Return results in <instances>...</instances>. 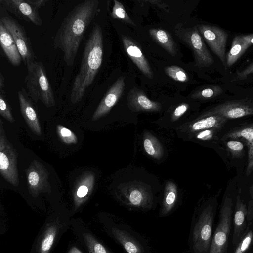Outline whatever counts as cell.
Here are the masks:
<instances>
[{
    "instance_id": "1",
    "label": "cell",
    "mask_w": 253,
    "mask_h": 253,
    "mask_svg": "<svg viewBox=\"0 0 253 253\" xmlns=\"http://www.w3.org/2000/svg\"><path fill=\"white\" fill-rule=\"evenodd\" d=\"M98 0H85L75 6L64 18L53 39L55 49L60 50L67 65L74 63L88 26L99 11Z\"/></svg>"
},
{
    "instance_id": "2",
    "label": "cell",
    "mask_w": 253,
    "mask_h": 253,
    "mask_svg": "<svg viewBox=\"0 0 253 253\" xmlns=\"http://www.w3.org/2000/svg\"><path fill=\"white\" fill-rule=\"evenodd\" d=\"M103 54V32L101 27L96 24L85 43L80 68L73 82L70 94L73 104L82 99L94 81L102 65Z\"/></svg>"
},
{
    "instance_id": "3",
    "label": "cell",
    "mask_w": 253,
    "mask_h": 253,
    "mask_svg": "<svg viewBox=\"0 0 253 253\" xmlns=\"http://www.w3.org/2000/svg\"><path fill=\"white\" fill-rule=\"evenodd\" d=\"M27 69L25 83L29 97L35 102L40 100L47 107H53V91L43 63L35 61L27 66Z\"/></svg>"
},
{
    "instance_id": "4",
    "label": "cell",
    "mask_w": 253,
    "mask_h": 253,
    "mask_svg": "<svg viewBox=\"0 0 253 253\" xmlns=\"http://www.w3.org/2000/svg\"><path fill=\"white\" fill-rule=\"evenodd\" d=\"M214 208L209 204L201 211L192 232L193 249L195 253H207L212 240Z\"/></svg>"
},
{
    "instance_id": "5",
    "label": "cell",
    "mask_w": 253,
    "mask_h": 253,
    "mask_svg": "<svg viewBox=\"0 0 253 253\" xmlns=\"http://www.w3.org/2000/svg\"><path fill=\"white\" fill-rule=\"evenodd\" d=\"M233 206L231 197L225 196L220 209L218 223L212 236L209 253H227Z\"/></svg>"
},
{
    "instance_id": "6",
    "label": "cell",
    "mask_w": 253,
    "mask_h": 253,
    "mask_svg": "<svg viewBox=\"0 0 253 253\" xmlns=\"http://www.w3.org/2000/svg\"><path fill=\"white\" fill-rule=\"evenodd\" d=\"M175 33L192 50L198 67H207L213 63V58L208 50L197 27L185 28L178 24L175 27Z\"/></svg>"
},
{
    "instance_id": "7",
    "label": "cell",
    "mask_w": 253,
    "mask_h": 253,
    "mask_svg": "<svg viewBox=\"0 0 253 253\" xmlns=\"http://www.w3.org/2000/svg\"><path fill=\"white\" fill-rule=\"evenodd\" d=\"M3 123L0 120V172L3 178L14 186L19 184L17 154L6 137Z\"/></svg>"
},
{
    "instance_id": "8",
    "label": "cell",
    "mask_w": 253,
    "mask_h": 253,
    "mask_svg": "<svg viewBox=\"0 0 253 253\" xmlns=\"http://www.w3.org/2000/svg\"><path fill=\"white\" fill-rule=\"evenodd\" d=\"M1 21L12 35L18 48L22 60L27 67L37 61L29 37L22 25L14 18L8 16H2Z\"/></svg>"
},
{
    "instance_id": "9",
    "label": "cell",
    "mask_w": 253,
    "mask_h": 253,
    "mask_svg": "<svg viewBox=\"0 0 253 253\" xmlns=\"http://www.w3.org/2000/svg\"><path fill=\"white\" fill-rule=\"evenodd\" d=\"M118 197L124 203L134 207L150 208L152 204V195L142 183L130 182L122 185Z\"/></svg>"
},
{
    "instance_id": "10",
    "label": "cell",
    "mask_w": 253,
    "mask_h": 253,
    "mask_svg": "<svg viewBox=\"0 0 253 253\" xmlns=\"http://www.w3.org/2000/svg\"><path fill=\"white\" fill-rule=\"evenodd\" d=\"M198 29L213 52L226 66L225 50L228 35L221 28L209 25L201 24Z\"/></svg>"
},
{
    "instance_id": "11",
    "label": "cell",
    "mask_w": 253,
    "mask_h": 253,
    "mask_svg": "<svg viewBox=\"0 0 253 253\" xmlns=\"http://www.w3.org/2000/svg\"><path fill=\"white\" fill-rule=\"evenodd\" d=\"M26 173L28 190L32 196L50 192L48 172L41 162L34 160L26 170Z\"/></svg>"
},
{
    "instance_id": "12",
    "label": "cell",
    "mask_w": 253,
    "mask_h": 253,
    "mask_svg": "<svg viewBox=\"0 0 253 253\" xmlns=\"http://www.w3.org/2000/svg\"><path fill=\"white\" fill-rule=\"evenodd\" d=\"M203 114L218 115L228 120L239 118L253 115V102L245 99L227 101L213 107Z\"/></svg>"
},
{
    "instance_id": "13",
    "label": "cell",
    "mask_w": 253,
    "mask_h": 253,
    "mask_svg": "<svg viewBox=\"0 0 253 253\" xmlns=\"http://www.w3.org/2000/svg\"><path fill=\"white\" fill-rule=\"evenodd\" d=\"M0 3L5 10L18 18L36 26L42 25L38 9L29 3L27 0H0Z\"/></svg>"
},
{
    "instance_id": "14",
    "label": "cell",
    "mask_w": 253,
    "mask_h": 253,
    "mask_svg": "<svg viewBox=\"0 0 253 253\" xmlns=\"http://www.w3.org/2000/svg\"><path fill=\"white\" fill-rule=\"evenodd\" d=\"M125 78L119 77L108 89L95 111L92 120L96 121L106 115L122 96L125 87Z\"/></svg>"
},
{
    "instance_id": "15",
    "label": "cell",
    "mask_w": 253,
    "mask_h": 253,
    "mask_svg": "<svg viewBox=\"0 0 253 253\" xmlns=\"http://www.w3.org/2000/svg\"><path fill=\"white\" fill-rule=\"evenodd\" d=\"M21 114L32 132L38 136L42 135L41 125L31 98L23 87L17 91Z\"/></svg>"
},
{
    "instance_id": "16",
    "label": "cell",
    "mask_w": 253,
    "mask_h": 253,
    "mask_svg": "<svg viewBox=\"0 0 253 253\" xmlns=\"http://www.w3.org/2000/svg\"><path fill=\"white\" fill-rule=\"evenodd\" d=\"M227 120L228 119L218 115L202 114L195 120L183 125L181 129L191 135L207 129H219L224 126Z\"/></svg>"
},
{
    "instance_id": "17",
    "label": "cell",
    "mask_w": 253,
    "mask_h": 253,
    "mask_svg": "<svg viewBox=\"0 0 253 253\" xmlns=\"http://www.w3.org/2000/svg\"><path fill=\"white\" fill-rule=\"evenodd\" d=\"M121 39L127 55L145 76L153 79L154 74L152 70L140 48L126 36L122 35Z\"/></svg>"
},
{
    "instance_id": "18",
    "label": "cell",
    "mask_w": 253,
    "mask_h": 253,
    "mask_svg": "<svg viewBox=\"0 0 253 253\" xmlns=\"http://www.w3.org/2000/svg\"><path fill=\"white\" fill-rule=\"evenodd\" d=\"M126 100L128 107L135 111L158 112L162 108L160 103L150 100L142 90L136 87L130 90Z\"/></svg>"
},
{
    "instance_id": "19",
    "label": "cell",
    "mask_w": 253,
    "mask_h": 253,
    "mask_svg": "<svg viewBox=\"0 0 253 253\" xmlns=\"http://www.w3.org/2000/svg\"><path fill=\"white\" fill-rule=\"evenodd\" d=\"M247 207L238 195L236 198L233 217L232 242L234 245L238 244L247 230Z\"/></svg>"
},
{
    "instance_id": "20",
    "label": "cell",
    "mask_w": 253,
    "mask_h": 253,
    "mask_svg": "<svg viewBox=\"0 0 253 253\" xmlns=\"http://www.w3.org/2000/svg\"><path fill=\"white\" fill-rule=\"evenodd\" d=\"M95 183V175L92 171L83 173L77 180L73 188V196L76 204L86 200L91 194Z\"/></svg>"
},
{
    "instance_id": "21",
    "label": "cell",
    "mask_w": 253,
    "mask_h": 253,
    "mask_svg": "<svg viewBox=\"0 0 253 253\" xmlns=\"http://www.w3.org/2000/svg\"><path fill=\"white\" fill-rule=\"evenodd\" d=\"M253 45V34L236 35L233 38L230 51L226 57V64L230 67Z\"/></svg>"
},
{
    "instance_id": "22",
    "label": "cell",
    "mask_w": 253,
    "mask_h": 253,
    "mask_svg": "<svg viewBox=\"0 0 253 253\" xmlns=\"http://www.w3.org/2000/svg\"><path fill=\"white\" fill-rule=\"evenodd\" d=\"M0 43L7 58L14 66L20 65L22 60L15 41L3 23L0 21Z\"/></svg>"
},
{
    "instance_id": "23",
    "label": "cell",
    "mask_w": 253,
    "mask_h": 253,
    "mask_svg": "<svg viewBox=\"0 0 253 253\" xmlns=\"http://www.w3.org/2000/svg\"><path fill=\"white\" fill-rule=\"evenodd\" d=\"M112 234L127 253H143L142 246L126 231L114 227L112 228Z\"/></svg>"
},
{
    "instance_id": "24",
    "label": "cell",
    "mask_w": 253,
    "mask_h": 253,
    "mask_svg": "<svg viewBox=\"0 0 253 253\" xmlns=\"http://www.w3.org/2000/svg\"><path fill=\"white\" fill-rule=\"evenodd\" d=\"M149 34L153 39L171 55L175 56L177 53V46L170 34L161 29H151Z\"/></svg>"
},
{
    "instance_id": "25",
    "label": "cell",
    "mask_w": 253,
    "mask_h": 253,
    "mask_svg": "<svg viewBox=\"0 0 253 253\" xmlns=\"http://www.w3.org/2000/svg\"><path fill=\"white\" fill-rule=\"evenodd\" d=\"M177 198V190L176 185L171 181L167 182L161 212L162 216H165L171 211L176 204Z\"/></svg>"
},
{
    "instance_id": "26",
    "label": "cell",
    "mask_w": 253,
    "mask_h": 253,
    "mask_svg": "<svg viewBox=\"0 0 253 253\" xmlns=\"http://www.w3.org/2000/svg\"><path fill=\"white\" fill-rule=\"evenodd\" d=\"M143 147L148 155L155 159L161 158L164 154L163 147L154 135L146 133L143 137Z\"/></svg>"
},
{
    "instance_id": "27",
    "label": "cell",
    "mask_w": 253,
    "mask_h": 253,
    "mask_svg": "<svg viewBox=\"0 0 253 253\" xmlns=\"http://www.w3.org/2000/svg\"><path fill=\"white\" fill-rule=\"evenodd\" d=\"M239 138L245 139L249 148L253 139V124L231 130L223 136L224 139H235Z\"/></svg>"
},
{
    "instance_id": "28",
    "label": "cell",
    "mask_w": 253,
    "mask_h": 253,
    "mask_svg": "<svg viewBox=\"0 0 253 253\" xmlns=\"http://www.w3.org/2000/svg\"><path fill=\"white\" fill-rule=\"evenodd\" d=\"M223 92L222 87L218 85H211L195 92L191 96L194 99L207 100L212 99Z\"/></svg>"
},
{
    "instance_id": "29",
    "label": "cell",
    "mask_w": 253,
    "mask_h": 253,
    "mask_svg": "<svg viewBox=\"0 0 253 253\" xmlns=\"http://www.w3.org/2000/svg\"><path fill=\"white\" fill-rule=\"evenodd\" d=\"M114 6L111 13V17L114 19H119L124 22L135 26V23L127 14L122 3L116 0H114Z\"/></svg>"
},
{
    "instance_id": "30",
    "label": "cell",
    "mask_w": 253,
    "mask_h": 253,
    "mask_svg": "<svg viewBox=\"0 0 253 253\" xmlns=\"http://www.w3.org/2000/svg\"><path fill=\"white\" fill-rule=\"evenodd\" d=\"M165 72L168 76L175 81L186 82L189 80V77L186 72L178 66L172 65L167 67Z\"/></svg>"
},
{
    "instance_id": "31",
    "label": "cell",
    "mask_w": 253,
    "mask_h": 253,
    "mask_svg": "<svg viewBox=\"0 0 253 253\" xmlns=\"http://www.w3.org/2000/svg\"><path fill=\"white\" fill-rule=\"evenodd\" d=\"M57 133L60 139L66 144H76L78 139L75 133L64 126L58 125L56 126Z\"/></svg>"
},
{
    "instance_id": "32",
    "label": "cell",
    "mask_w": 253,
    "mask_h": 253,
    "mask_svg": "<svg viewBox=\"0 0 253 253\" xmlns=\"http://www.w3.org/2000/svg\"><path fill=\"white\" fill-rule=\"evenodd\" d=\"M253 243V231L247 227L234 253H245Z\"/></svg>"
},
{
    "instance_id": "33",
    "label": "cell",
    "mask_w": 253,
    "mask_h": 253,
    "mask_svg": "<svg viewBox=\"0 0 253 253\" xmlns=\"http://www.w3.org/2000/svg\"><path fill=\"white\" fill-rule=\"evenodd\" d=\"M0 114L9 122L13 123L14 122L4 90L0 91Z\"/></svg>"
},
{
    "instance_id": "34",
    "label": "cell",
    "mask_w": 253,
    "mask_h": 253,
    "mask_svg": "<svg viewBox=\"0 0 253 253\" xmlns=\"http://www.w3.org/2000/svg\"><path fill=\"white\" fill-rule=\"evenodd\" d=\"M226 145L228 150L233 158H241L243 155L244 147L241 142L231 140L227 141Z\"/></svg>"
},
{
    "instance_id": "35",
    "label": "cell",
    "mask_w": 253,
    "mask_h": 253,
    "mask_svg": "<svg viewBox=\"0 0 253 253\" xmlns=\"http://www.w3.org/2000/svg\"><path fill=\"white\" fill-rule=\"evenodd\" d=\"M55 236V231L53 228L49 230L45 234L41 244V253H47L51 248Z\"/></svg>"
},
{
    "instance_id": "36",
    "label": "cell",
    "mask_w": 253,
    "mask_h": 253,
    "mask_svg": "<svg viewBox=\"0 0 253 253\" xmlns=\"http://www.w3.org/2000/svg\"><path fill=\"white\" fill-rule=\"evenodd\" d=\"M217 130L213 128L204 129L193 134L191 136L200 140H211L215 136Z\"/></svg>"
},
{
    "instance_id": "37",
    "label": "cell",
    "mask_w": 253,
    "mask_h": 253,
    "mask_svg": "<svg viewBox=\"0 0 253 253\" xmlns=\"http://www.w3.org/2000/svg\"><path fill=\"white\" fill-rule=\"evenodd\" d=\"M86 239L93 253H110L102 244L90 236H86Z\"/></svg>"
},
{
    "instance_id": "38",
    "label": "cell",
    "mask_w": 253,
    "mask_h": 253,
    "mask_svg": "<svg viewBox=\"0 0 253 253\" xmlns=\"http://www.w3.org/2000/svg\"><path fill=\"white\" fill-rule=\"evenodd\" d=\"M189 105L182 103L174 110L171 115V121L174 122L179 119L189 109Z\"/></svg>"
},
{
    "instance_id": "39",
    "label": "cell",
    "mask_w": 253,
    "mask_h": 253,
    "mask_svg": "<svg viewBox=\"0 0 253 253\" xmlns=\"http://www.w3.org/2000/svg\"><path fill=\"white\" fill-rule=\"evenodd\" d=\"M253 170V139L251 144L248 148V163L246 174L249 176Z\"/></svg>"
},
{
    "instance_id": "40",
    "label": "cell",
    "mask_w": 253,
    "mask_h": 253,
    "mask_svg": "<svg viewBox=\"0 0 253 253\" xmlns=\"http://www.w3.org/2000/svg\"><path fill=\"white\" fill-rule=\"evenodd\" d=\"M249 193L251 199L247 206V221H251L253 219V184L249 189Z\"/></svg>"
},
{
    "instance_id": "41",
    "label": "cell",
    "mask_w": 253,
    "mask_h": 253,
    "mask_svg": "<svg viewBox=\"0 0 253 253\" xmlns=\"http://www.w3.org/2000/svg\"><path fill=\"white\" fill-rule=\"evenodd\" d=\"M253 74V62L236 75L237 80H244L251 74Z\"/></svg>"
},
{
    "instance_id": "42",
    "label": "cell",
    "mask_w": 253,
    "mask_h": 253,
    "mask_svg": "<svg viewBox=\"0 0 253 253\" xmlns=\"http://www.w3.org/2000/svg\"><path fill=\"white\" fill-rule=\"evenodd\" d=\"M27 1L29 3L38 9L44 6L46 3L48 2L47 0H27Z\"/></svg>"
},
{
    "instance_id": "43",
    "label": "cell",
    "mask_w": 253,
    "mask_h": 253,
    "mask_svg": "<svg viewBox=\"0 0 253 253\" xmlns=\"http://www.w3.org/2000/svg\"><path fill=\"white\" fill-rule=\"evenodd\" d=\"M146 2H150L152 4L156 5L159 7L164 9L167 12H169V6L166 4L163 3L161 0H146Z\"/></svg>"
},
{
    "instance_id": "44",
    "label": "cell",
    "mask_w": 253,
    "mask_h": 253,
    "mask_svg": "<svg viewBox=\"0 0 253 253\" xmlns=\"http://www.w3.org/2000/svg\"><path fill=\"white\" fill-rule=\"evenodd\" d=\"M4 77L1 72L0 73V91L3 90L4 87Z\"/></svg>"
}]
</instances>
